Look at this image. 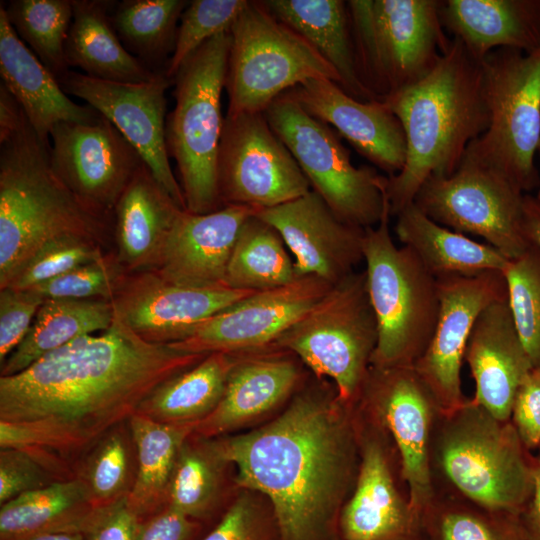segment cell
Segmentation results:
<instances>
[{
	"instance_id": "cell-1",
	"label": "cell",
	"mask_w": 540,
	"mask_h": 540,
	"mask_svg": "<svg viewBox=\"0 0 540 540\" xmlns=\"http://www.w3.org/2000/svg\"><path fill=\"white\" fill-rule=\"evenodd\" d=\"M207 355L149 342L115 313L107 330L0 376V448L79 451L129 420L156 387Z\"/></svg>"
},
{
	"instance_id": "cell-2",
	"label": "cell",
	"mask_w": 540,
	"mask_h": 540,
	"mask_svg": "<svg viewBox=\"0 0 540 540\" xmlns=\"http://www.w3.org/2000/svg\"><path fill=\"white\" fill-rule=\"evenodd\" d=\"M339 413L298 396L269 424L211 444L238 484L268 497L281 540H320L352 479L355 437Z\"/></svg>"
},
{
	"instance_id": "cell-3",
	"label": "cell",
	"mask_w": 540,
	"mask_h": 540,
	"mask_svg": "<svg viewBox=\"0 0 540 540\" xmlns=\"http://www.w3.org/2000/svg\"><path fill=\"white\" fill-rule=\"evenodd\" d=\"M381 99L401 122L406 138L405 164L386 185L391 216H397L414 202L427 179L452 175L468 145L487 130L481 61L453 37L427 75Z\"/></svg>"
},
{
	"instance_id": "cell-4",
	"label": "cell",
	"mask_w": 540,
	"mask_h": 540,
	"mask_svg": "<svg viewBox=\"0 0 540 540\" xmlns=\"http://www.w3.org/2000/svg\"><path fill=\"white\" fill-rule=\"evenodd\" d=\"M0 289L47 243L78 235L99 241L106 218L59 179L27 117L0 143Z\"/></svg>"
},
{
	"instance_id": "cell-5",
	"label": "cell",
	"mask_w": 540,
	"mask_h": 540,
	"mask_svg": "<svg viewBox=\"0 0 540 540\" xmlns=\"http://www.w3.org/2000/svg\"><path fill=\"white\" fill-rule=\"evenodd\" d=\"M513 423L501 421L473 399L439 411L430 466L435 490L488 509L520 515L533 490V457Z\"/></svg>"
},
{
	"instance_id": "cell-6",
	"label": "cell",
	"mask_w": 540,
	"mask_h": 540,
	"mask_svg": "<svg viewBox=\"0 0 540 540\" xmlns=\"http://www.w3.org/2000/svg\"><path fill=\"white\" fill-rule=\"evenodd\" d=\"M387 202L380 222L364 231L366 284L378 324L376 367H413L428 347L440 310L437 279L412 250L398 247Z\"/></svg>"
},
{
	"instance_id": "cell-7",
	"label": "cell",
	"mask_w": 540,
	"mask_h": 540,
	"mask_svg": "<svg viewBox=\"0 0 540 540\" xmlns=\"http://www.w3.org/2000/svg\"><path fill=\"white\" fill-rule=\"evenodd\" d=\"M230 31L200 46L182 64L175 80V108L166 122L169 156L176 162L187 210L205 214L222 207L217 161L224 119Z\"/></svg>"
},
{
	"instance_id": "cell-8",
	"label": "cell",
	"mask_w": 540,
	"mask_h": 540,
	"mask_svg": "<svg viewBox=\"0 0 540 540\" xmlns=\"http://www.w3.org/2000/svg\"><path fill=\"white\" fill-rule=\"evenodd\" d=\"M438 0L347 2L356 61L378 99L427 75L448 48Z\"/></svg>"
},
{
	"instance_id": "cell-9",
	"label": "cell",
	"mask_w": 540,
	"mask_h": 540,
	"mask_svg": "<svg viewBox=\"0 0 540 540\" xmlns=\"http://www.w3.org/2000/svg\"><path fill=\"white\" fill-rule=\"evenodd\" d=\"M490 121L464 157L505 176L524 194L540 187L534 156L540 142V47L500 48L482 61Z\"/></svg>"
},
{
	"instance_id": "cell-10",
	"label": "cell",
	"mask_w": 540,
	"mask_h": 540,
	"mask_svg": "<svg viewBox=\"0 0 540 540\" xmlns=\"http://www.w3.org/2000/svg\"><path fill=\"white\" fill-rule=\"evenodd\" d=\"M378 342V324L365 271L352 272L330 290L272 347L299 357L318 377L330 378L341 404L360 396Z\"/></svg>"
},
{
	"instance_id": "cell-11",
	"label": "cell",
	"mask_w": 540,
	"mask_h": 540,
	"mask_svg": "<svg viewBox=\"0 0 540 540\" xmlns=\"http://www.w3.org/2000/svg\"><path fill=\"white\" fill-rule=\"evenodd\" d=\"M226 117L263 113L285 91L309 79L340 77L303 37L249 1L230 29Z\"/></svg>"
},
{
	"instance_id": "cell-12",
	"label": "cell",
	"mask_w": 540,
	"mask_h": 540,
	"mask_svg": "<svg viewBox=\"0 0 540 540\" xmlns=\"http://www.w3.org/2000/svg\"><path fill=\"white\" fill-rule=\"evenodd\" d=\"M263 113L312 190L341 221L362 229L380 222L388 202V177L369 166H354L349 151L331 128L308 114L287 92Z\"/></svg>"
},
{
	"instance_id": "cell-13",
	"label": "cell",
	"mask_w": 540,
	"mask_h": 540,
	"mask_svg": "<svg viewBox=\"0 0 540 540\" xmlns=\"http://www.w3.org/2000/svg\"><path fill=\"white\" fill-rule=\"evenodd\" d=\"M524 195L499 172L463 157L452 175L427 179L413 203L436 223L480 236L513 259L529 247Z\"/></svg>"
},
{
	"instance_id": "cell-14",
	"label": "cell",
	"mask_w": 540,
	"mask_h": 540,
	"mask_svg": "<svg viewBox=\"0 0 540 540\" xmlns=\"http://www.w3.org/2000/svg\"><path fill=\"white\" fill-rule=\"evenodd\" d=\"M222 207H275L311 190L297 161L264 113L225 117L217 161Z\"/></svg>"
},
{
	"instance_id": "cell-15",
	"label": "cell",
	"mask_w": 540,
	"mask_h": 540,
	"mask_svg": "<svg viewBox=\"0 0 540 540\" xmlns=\"http://www.w3.org/2000/svg\"><path fill=\"white\" fill-rule=\"evenodd\" d=\"M360 397L395 445L409 503L419 518L435 493L430 445L439 406L413 367L371 365Z\"/></svg>"
},
{
	"instance_id": "cell-16",
	"label": "cell",
	"mask_w": 540,
	"mask_h": 540,
	"mask_svg": "<svg viewBox=\"0 0 540 540\" xmlns=\"http://www.w3.org/2000/svg\"><path fill=\"white\" fill-rule=\"evenodd\" d=\"M58 82L66 94L86 101L107 118L138 151L173 201L187 210L166 144V91L171 79L160 72L148 82L124 83L93 78L70 69Z\"/></svg>"
},
{
	"instance_id": "cell-17",
	"label": "cell",
	"mask_w": 540,
	"mask_h": 540,
	"mask_svg": "<svg viewBox=\"0 0 540 540\" xmlns=\"http://www.w3.org/2000/svg\"><path fill=\"white\" fill-rule=\"evenodd\" d=\"M50 138L55 174L85 206L106 218L144 163L138 151L101 114L91 123L60 122Z\"/></svg>"
},
{
	"instance_id": "cell-18",
	"label": "cell",
	"mask_w": 540,
	"mask_h": 540,
	"mask_svg": "<svg viewBox=\"0 0 540 540\" xmlns=\"http://www.w3.org/2000/svg\"><path fill=\"white\" fill-rule=\"evenodd\" d=\"M332 286L319 277L303 276L281 287L256 291L202 322L185 339L168 345L196 354H237L272 347Z\"/></svg>"
},
{
	"instance_id": "cell-19",
	"label": "cell",
	"mask_w": 540,
	"mask_h": 540,
	"mask_svg": "<svg viewBox=\"0 0 540 540\" xmlns=\"http://www.w3.org/2000/svg\"><path fill=\"white\" fill-rule=\"evenodd\" d=\"M440 310L432 339L414 370L434 396L441 412L466 401L461 387V367L467 342L480 313L507 298L502 271L469 277L437 279Z\"/></svg>"
},
{
	"instance_id": "cell-20",
	"label": "cell",
	"mask_w": 540,
	"mask_h": 540,
	"mask_svg": "<svg viewBox=\"0 0 540 540\" xmlns=\"http://www.w3.org/2000/svg\"><path fill=\"white\" fill-rule=\"evenodd\" d=\"M254 292L178 285L149 270L125 278L112 304L115 313L143 339L169 344L185 339L202 322Z\"/></svg>"
},
{
	"instance_id": "cell-21",
	"label": "cell",
	"mask_w": 540,
	"mask_h": 540,
	"mask_svg": "<svg viewBox=\"0 0 540 540\" xmlns=\"http://www.w3.org/2000/svg\"><path fill=\"white\" fill-rule=\"evenodd\" d=\"M293 255L296 277L316 276L334 285L363 260L365 229L341 221L312 189L287 203L260 209Z\"/></svg>"
},
{
	"instance_id": "cell-22",
	"label": "cell",
	"mask_w": 540,
	"mask_h": 540,
	"mask_svg": "<svg viewBox=\"0 0 540 540\" xmlns=\"http://www.w3.org/2000/svg\"><path fill=\"white\" fill-rule=\"evenodd\" d=\"M287 94L308 114L333 126L388 177L398 174L403 168L405 133L401 122L383 99L360 101L336 82L325 78L306 80Z\"/></svg>"
},
{
	"instance_id": "cell-23",
	"label": "cell",
	"mask_w": 540,
	"mask_h": 540,
	"mask_svg": "<svg viewBox=\"0 0 540 540\" xmlns=\"http://www.w3.org/2000/svg\"><path fill=\"white\" fill-rule=\"evenodd\" d=\"M259 210L226 205L205 214L181 211L152 270L178 285L225 286L228 262L240 229Z\"/></svg>"
},
{
	"instance_id": "cell-24",
	"label": "cell",
	"mask_w": 540,
	"mask_h": 540,
	"mask_svg": "<svg viewBox=\"0 0 540 540\" xmlns=\"http://www.w3.org/2000/svg\"><path fill=\"white\" fill-rule=\"evenodd\" d=\"M382 428V427H381ZM382 435L364 436L353 492L343 506V540H412L420 537L419 518L397 486L391 452Z\"/></svg>"
},
{
	"instance_id": "cell-25",
	"label": "cell",
	"mask_w": 540,
	"mask_h": 540,
	"mask_svg": "<svg viewBox=\"0 0 540 540\" xmlns=\"http://www.w3.org/2000/svg\"><path fill=\"white\" fill-rule=\"evenodd\" d=\"M464 361L475 382L472 399L497 419L509 421L517 390L533 364L516 330L507 298L480 313Z\"/></svg>"
},
{
	"instance_id": "cell-26",
	"label": "cell",
	"mask_w": 540,
	"mask_h": 540,
	"mask_svg": "<svg viewBox=\"0 0 540 540\" xmlns=\"http://www.w3.org/2000/svg\"><path fill=\"white\" fill-rule=\"evenodd\" d=\"M0 74L2 83L21 106L38 138L50 144L60 122L91 123L100 113L72 101L57 78L19 38L0 4Z\"/></svg>"
},
{
	"instance_id": "cell-27",
	"label": "cell",
	"mask_w": 540,
	"mask_h": 540,
	"mask_svg": "<svg viewBox=\"0 0 540 540\" xmlns=\"http://www.w3.org/2000/svg\"><path fill=\"white\" fill-rule=\"evenodd\" d=\"M439 14L443 28L478 61L500 48L540 47V0H447Z\"/></svg>"
},
{
	"instance_id": "cell-28",
	"label": "cell",
	"mask_w": 540,
	"mask_h": 540,
	"mask_svg": "<svg viewBox=\"0 0 540 540\" xmlns=\"http://www.w3.org/2000/svg\"><path fill=\"white\" fill-rule=\"evenodd\" d=\"M241 354L238 353L219 404L197 423L194 433L213 437L233 430L271 410L295 388L299 371L292 359L257 351L247 356Z\"/></svg>"
},
{
	"instance_id": "cell-29",
	"label": "cell",
	"mask_w": 540,
	"mask_h": 540,
	"mask_svg": "<svg viewBox=\"0 0 540 540\" xmlns=\"http://www.w3.org/2000/svg\"><path fill=\"white\" fill-rule=\"evenodd\" d=\"M181 211L143 163L114 209L119 263L131 270L154 269Z\"/></svg>"
},
{
	"instance_id": "cell-30",
	"label": "cell",
	"mask_w": 540,
	"mask_h": 540,
	"mask_svg": "<svg viewBox=\"0 0 540 540\" xmlns=\"http://www.w3.org/2000/svg\"><path fill=\"white\" fill-rule=\"evenodd\" d=\"M279 21L303 37L336 70L341 88L356 99H378L363 84L356 61L347 2L261 1Z\"/></svg>"
},
{
	"instance_id": "cell-31",
	"label": "cell",
	"mask_w": 540,
	"mask_h": 540,
	"mask_svg": "<svg viewBox=\"0 0 540 540\" xmlns=\"http://www.w3.org/2000/svg\"><path fill=\"white\" fill-rule=\"evenodd\" d=\"M73 18L65 45L68 67H78L93 78L142 83L158 73L132 55L110 20L111 1L72 0Z\"/></svg>"
},
{
	"instance_id": "cell-32",
	"label": "cell",
	"mask_w": 540,
	"mask_h": 540,
	"mask_svg": "<svg viewBox=\"0 0 540 540\" xmlns=\"http://www.w3.org/2000/svg\"><path fill=\"white\" fill-rule=\"evenodd\" d=\"M395 233L436 279L503 272L510 260L490 244L436 223L414 203L397 215Z\"/></svg>"
},
{
	"instance_id": "cell-33",
	"label": "cell",
	"mask_w": 540,
	"mask_h": 540,
	"mask_svg": "<svg viewBox=\"0 0 540 540\" xmlns=\"http://www.w3.org/2000/svg\"><path fill=\"white\" fill-rule=\"evenodd\" d=\"M114 318L111 300L46 299L25 339L1 365V376L19 373L79 337L107 330Z\"/></svg>"
},
{
	"instance_id": "cell-34",
	"label": "cell",
	"mask_w": 540,
	"mask_h": 540,
	"mask_svg": "<svg viewBox=\"0 0 540 540\" xmlns=\"http://www.w3.org/2000/svg\"><path fill=\"white\" fill-rule=\"evenodd\" d=\"M238 353L213 352L156 387L136 413L166 424H196L219 404Z\"/></svg>"
},
{
	"instance_id": "cell-35",
	"label": "cell",
	"mask_w": 540,
	"mask_h": 540,
	"mask_svg": "<svg viewBox=\"0 0 540 540\" xmlns=\"http://www.w3.org/2000/svg\"><path fill=\"white\" fill-rule=\"evenodd\" d=\"M96 509L82 480L56 481L1 505L0 538L64 530L84 533Z\"/></svg>"
},
{
	"instance_id": "cell-36",
	"label": "cell",
	"mask_w": 540,
	"mask_h": 540,
	"mask_svg": "<svg viewBox=\"0 0 540 540\" xmlns=\"http://www.w3.org/2000/svg\"><path fill=\"white\" fill-rule=\"evenodd\" d=\"M136 449L137 470L127 495L129 507L146 514L167 500L168 490L182 446L196 424H166L135 413L129 420Z\"/></svg>"
},
{
	"instance_id": "cell-37",
	"label": "cell",
	"mask_w": 540,
	"mask_h": 540,
	"mask_svg": "<svg viewBox=\"0 0 540 540\" xmlns=\"http://www.w3.org/2000/svg\"><path fill=\"white\" fill-rule=\"evenodd\" d=\"M421 540H529L520 515L485 508L435 490L420 513Z\"/></svg>"
},
{
	"instance_id": "cell-38",
	"label": "cell",
	"mask_w": 540,
	"mask_h": 540,
	"mask_svg": "<svg viewBox=\"0 0 540 540\" xmlns=\"http://www.w3.org/2000/svg\"><path fill=\"white\" fill-rule=\"evenodd\" d=\"M296 278L294 261L279 233L256 214L246 220L228 262L225 286L263 291L287 285Z\"/></svg>"
},
{
	"instance_id": "cell-39",
	"label": "cell",
	"mask_w": 540,
	"mask_h": 540,
	"mask_svg": "<svg viewBox=\"0 0 540 540\" xmlns=\"http://www.w3.org/2000/svg\"><path fill=\"white\" fill-rule=\"evenodd\" d=\"M187 5L183 0H124L114 2L110 20L125 48L151 69L174 50L177 21Z\"/></svg>"
},
{
	"instance_id": "cell-40",
	"label": "cell",
	"mask_w": 540,
	"mask_h": 540,
	"mask_svg": "<svg viewBox=\"0 0 540 540\" xmlns=\"http://www.w3.org/2000/svg\"><path fill=\"white\" fill-rule=\"evenodd\" d=\"M4 9L19 38L57 80L70 70L65 45L73 18L72 0H13Z\"/></svg>"
},
{
	"instance_id": "cell-41",
	"label": "cell",
	"mask_w": 540,
	"mask_h": 540,
	"mask_svg": "<svg viewBox=\"0 0 540 540\" xmlns=\"http://www.w3.org/2000/svg\"><path fill=\"white\" fill-rule=\"evenodd\" d=\"M507 300L533 367L540 366V250L529 247L503 270Z\"/></svg>"
},
{
	"instance_id": "cell-42",
	"label": "cell",
	"mask_w": 540,
	"mask_h": 540,
	"mask_svg": "<svg viewBox=\"0 0 540 540\" xmlns=\"http://www.w3.org/2000/svg\"><path fill=\"white\" fill-rule=\"evenodd\" d=\"M218 463L211 444L205 449L187 443L181 448L168 490L167 507L191 518L204 515L218 488Z\"/></svg>"
},
{
	"instance_id": "cell-43",
	"label": "cell",
	"mask_w": 540,
	"mask_h": 540,
	"mask_svg": "<svg viewBox=\"0 0 540 540\" xmlns=\"http://www.w3.org/2000/svg\"><path fill=\"white\" fill-rule=\"evenodd\" d=\"M247 0H193L184 9L177 30L174 50L164 75L173 79L182 64L205 42L230 31L247 6Z\"/></svg>"
},
{
	"instance_id": "cell-44",
	"label": "cell",
	"mask_w": 540,
	"mask_h": 540,
	"mask_svg": "<svg viewBox=\"0 0 540 540\" xmlns=\"http://www.w3.org/2000/svg\"><path fill=\"white\" fill-rule=\"evenodd\" d=\"M129 475L128 443L115 427L98 441L77 478L85 484L93 505L100 508L128 495Z\"/></svg>"
},
{
	"instance_id": "cell-45",
	"label": "cell",
	"mask_w": 540,
	"mask_h": 540,
	"mask_svg": "<svg viewBox=\"0 0 540 540\" xmlns=\"http://www.w3.org/2000/svg\"><path fill=\"white\" fill-rule=\"evenodd\" d=\"M97 242L78 235L52 240L22 266L7 287L29 290L80 265L94 261L102 256Z\"/></svg>"
},
{
	"instance_id": "cell-46",
	"label": "cell",
	"mask_w": 540,
	"mask_h": 540,
	"mask_svg": "<svg viewBox=\"0 0 540 540\" xmlns=\"http://www.w3.org/2000/svg\"><path fill=\"white\" fill-rule=\"evenodd\" d=\"M120 265L118 260L102 255L31 290L36 291L45 299H107L112 301L125 280L121 274Z\"/></svg>"
},
{
	"instance_id": "cell-47",
	"label": "cell",
	"mask_w": 540,
	"mask_h": 540,
	"mask_svg": "<svg viewBox=\"0 0 540 540\" xmlns=\"http://www.w3.org/2000/svg\"><path fill=\"white\" fill-rule=\"evenodd\" d=\"M43 449L6 448L0 451V503L56 481L58 463Z\"/></svg>"
},
{
	"instance_id": "cell-48",
	"label": "cell",
	"mask_w": 540,
	"mask_h": 540,
	"mask_svg": "<svg viewBox=\"0 0 540 540\" xmlns=\"http://www.w3.org/2000/svg\"><path fill=\"white\" fill-rule=\"evenodd\" d=\"M46 299L34 290L3 288L0 291V364L25 339Z\"/></svg>"
},
{
	"instance_id": "cell-49",
	"label": "cell",
	"mask_w": 540,
	"mask_h": 540,
	"mask_svg": "<svg viewBox=\"0 0 540 540\" xmlns=\"http://www.w3.org/2000/svg\"><path fill=\"white\" fill-rule=\"evenodd\" d=\"M510 420L527 450L540 446V366L518 388Z\"/></svg>"
},
{
	"instance_id": "cell-50",
	"label": "cell",
	"mask_w": 540,
	"mask_h": 540,
	"mask_svg": "<svg viewBox=\"0 0 540 540\" xmlns=\"http://www.w3.org/2000/svg\"><path fill=\"white\" fill-rule=\"evenodd\" d=\"M138 515L129 507L127 496L97 508L84 532L88 540H134Z\"/></svg>"
},
{
	"instance_id": "cell-51",
	"label": "cell",
	"mask_w": 540,
	"mask_h": 540,
	"mask_svg": "<svg viewBox=\"0 0 540 540\" xmlns=\"http://www.w3.org/2000/svg\"><path fill=\"white\" fill-rule=\"evenodd\" d=\"M203 540H265L264 523L254 504L243 497Z\"/></svg>"
},
{
	"instance_id": "cell-52",
	"label": "cell",
	"mask_w": 540,
	"mask_h": 540,
	"mask_svg": "<svg viewBox=\"0 0 540 540\" xmlns=\"http://www.w3.org/2000/svg\"><path fill=\"white\" fill-rule=\"evenodd\" d=\"M192 530L189 517L166 507L150 520L139 523L134 540H188Z\"/></svg>"
},
{
	"instance_id": "cell-53",
	"label": "cell",
	"mask_w": 540,
	"mask_h": 540,
	"mask_svg": "<svg viewBox=\"0 0 540 540\" xmlns=\"http://www.w3.org/2000/svg\"><path fill=\"white\" fill-rule=\"evenodd\" d=\"M529 540H540V454L533 457V490L520 513Z\"/></svg>"
},
{
	"instance_id": "cell-54",
	"label": "cell",
	"mask_w": 540,
	"mask_h": 540,
	"mask_svg": "<svg viewBox=\"0 0 540 540\" xmlns=\"http://www.w3.org/2000/svg\"><path fill=\"white\" fill-rule=\"evenodd\" d=\"M26 116L10 91L0 84V143L13 136L22 126Z\"/></svg>"
},
{
	"instance_id": "cell-55",
	"label": "cell",
	"mask_w": 540,
	"mask_h": 540,
	"mask_svg": "<svg viewBox=\"0 0 540 540\" xmlns=\"http://www.w3.org/2000/svg\"><path fill=\"white\" fill-rule=\"evenodd\" d=\"M523 231L527 242L540 250V201L531 194L524 195Z\"/></svg>"
},
{
	"instance_id": "cell-56",
	"label": "cell",
	"mask_w": 540,
	"mask_h": 540,
	"mask_svg": "<svg viewBox=\"0 0 540 540\" xmlns=\"http://www.w3.org/2000/svg\"><path fill=\"white\" fill-rule=\"evenodd\" d=\"M81 531H50L32 534L14 540H85Z\"/></svg>"
},
{
	"instance_id": "cell-57",
	"label": "cell",
	"mask_w": 540,
	"mask_h": 540,
	"mask_svg": "<svg viewBox=\"0 0 540 540\" xmlns=\"http://www.w3.org/2000/svg\"><path fill=\"white\" fill-rule=\"evenodd\" d=\"M537 151H538L539 156H540V142H539ZM535 197L540 201V187H539L538 192H537V194L535 195Z\"/></svg>"
},
{
	"instance_id": "cell-58",
	"label": "cell",
	"mask_w": 540,
	"mask_h": 540,
	"mask_svg": "<svg viewBox=\"0 0 540 540\" xmlns=\"http://www.w3.org/2000/svg\"><path fill=\"white\" fill-rule=\"evenodd\" d=\"M412 540H421V538H420V537H418V538H415V539H412Z\"/></svg>"
}]
</instances>
